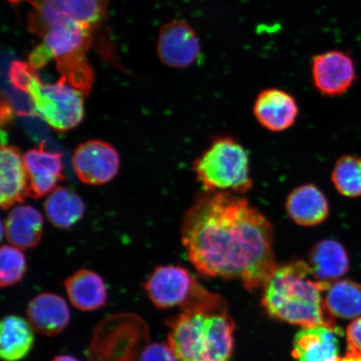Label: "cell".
<instances>
[{
	"instance_id": "5",
	"label": "cell",
	"mask_w": 361,
	"mask_h": 361,
	"mask_svg": "<svg viewBox=\"0 0 361 361\" xmlns=\"http://www.w3.org/2000/svg\"><path fill=\"white\" fill-rule=\"evenodd\" d=\"M10 78L13 87L28 94L33 112L59 133L73 129L85 116L84 93L61 78L55 84H44L32 67L13 63Z\"/></svg>"
},
{
	"instance_id": "7",
	"label": "cell",
	"mask_w": 361,
	"mask_h": 361,
	"mask_svg": "<svg viewBox=\"0 0 361 361\" xmlns=\"http://www.w3.org/2000/svg\"><path fill=\"white\" fill-rule=\"evenodd\" d=\"M143 288L152 303L161 310L206 308L224 301L218 293L203 288L188 269L177 265L158 266Z\"/></svg>"
},
{
	"instance_id": "12",
	"label": "cell",
	"mask_w": 361,
	"mask_h": 361,
	"mask_svg": "<svg viewBox=\"0 0 361 361\" xmlns=\"http://www.w3.org/2000/svg\"><path fill=\"white\" fill-rule=\"evenodd\" d=\"M254 115L263 128L274 133H281L290 128L299 116L296 99L286 90L267 88L256 97Z\"/></svg>"
},
{
	"instance_id": "26",
	"label": "cell",
	"mask_w": 361,
	"mask_h": 361,
	"mask_svg": "<svg viewBox=\"0 0 361 361\" xmlns=\"http://www.w3.org/2000/svg\"><path fill=\"white\" fill-rule=\"evenodd\" d=\"M138 361H179L168 343H152L144 349Z\"/></svg>"
},
{
	"instance_id": "22",
	"label": "cell",
	"mask_w": 361,
	"mask_h": 361,
	"mask_svg": "<svg viewBox=\"0 0 361 361\" xmlns=\"http://www.w3.org/2000/svg\"><path fill=\"white\" fill-rule=\"evenodd\" d=\"M85 204L78 193L58 187L49 194L44 212L51 224L58 228H69L82 218Z\"/></svg>"
},
{
	"instance_id": "4",
	"label": "cell",
	"mask_w": 361,
	"mask_h": 361,
	"mask_svg": "<svg viewBox=\"0 0 361 361\" xmlns=\"http://www.w3.org/2000/svg\"><path fill=\"white\" fill-rule=\"evenodd\" d=\"M92 27L66 19L52 25L42 36V42L29 56V65L40 69L56 60L57 69L68 83L84 93L90 92L94 80L85 55L92 43Z\"/></svg>"
},
{
	"instance_id": "17",
	"label": "cell",
	"mask_w": 361,
	"mask_h": 361,
	"mask_svg": "<svg viewBox=\"0 0 361 361\" xmlns=\"http://www.w3.org/2000/svg\"><path fill=\"white\" fill-rule=\"evenodd\" d=\"M338 333L326 326L302 329L293 341V357L298 361H338Z\"/></svg>"
},
{
	"instance_id": "20",
	"label": "cell",
	"mask_w": 361,
	"mask_h": 361,
	"mask_svg": "<svg viewBox=\"0 0 361 361\" xmlns=\"http://www.w3.org/2000/svg\"><path fill=\"white\" fill-rule=\"evenodd\" d=\"M65 288L71 303L80 310H97L106 304L105 282L92 270L76 271L66 279Z\"/></svg>"
},
{
	"instance_id": "28",
	"label": "cell",
	"mask_w": 361,
	"mask_h": 361,
	"mask_svg": "<svg viewBox=\"0 0 361 361\" xmlns=\"http://www.w3.org/2000/svg\"><path fill=\"white\" fill-rule=\"evenodd\" d=\"M338 361H361V353L348 350L344 357H340Z\"/></svg>"
},
{
	"instance_id": "27",
	"label": "cell",
	"mask_w": 361,
	"mask_h": 361,
	"mask_svg": "<svg viewBox=\"0 0 361 361\" xmlns=\"http://www.w3.org/2000/svg\"><path fill=\"white\" fill-rule=\"evenodd\" d=\"M346 338L348 350L361 353V315L347 329Z\"/></svg>"
},
{
	"instance_id": "16",
	"label": "cell",
	"mask_w": 361,
	"mask_h": 361,
	"mask_svg": "<svg viewBox=\"0 0 361 361\" xmlns=\"http://www.w3.org/2000/svg\"><path fill=\"white\" fill-rule=\"evenodd\" d=\"M286 209L293 222L303 227L322 224L329 214L326 197L314 184L302 185L293 189L287 197Z\"/></svg>"
},
{
	"instance_id": "11",
	"label": "cell",
	"mask_w": 361,
	"mask_h": 361,
	"mask_svg": "<svg viewBox=\"0 0 361 361\" xmlns=\"http://www.w3.org/2000/svg\"><path fill=\"white\" fill-rule=\"evenodd\" d=\"M311 76L319 93L334 97L348 92L357 78V73L349 54L331 49L312 57Z\"/></svg>"
},
{
	"instance_id": "8",
	"label": "cell",
	"mask_w": 361,
	"mask_h": 361,
	"mask_svg": "<svg viewBox=\"0 0 361 361\" xmlns=\"http://www.w3.org/2000/svg\"><path fill=\"white\" fill-rule=\"evenodd\" d=\"M109 0H33L28 28L40 38L57 22L71 19L94 30L106 19Z\"/></svg>"
},
{
	"instance_id": "10",
	"label": "cell",
	"mask_w": 361,
	"mask_h": 361,
	"mask_svg": "<svg viewBox=\"0 0 361 361\" xmlns=\"http://www.w3.org/2000/svg\"><path fill=\"white\" fill-rule=\"evenodd\" d=\"M72 166L81 182L99 186L116 177L120 168V157L110 143L90 140L75 148Z\"/></svg>"
},
{
	"instance_id": "6",
	"label": "cell",
	"mask_w": 361,
	"mask_h": 361,
	"mask_svg": "<svg viewBox=\"0 0 361 361\" xmlns=\"http://www.w3.org/2000/svg\"><path fill=\"white\" fill-rule=\"evenodd\" d=\"M194 173L205 191L246 193L252 186L250 157L236 140H214L194 161Z\"/></svg>"
},
{
	"instance_id": "25",
	"label": "cell",
	"mask_w": 361,
	"mask_h": 361,
	"mask_svg": "<svg viewBox=\"0 0 361 361\" xmlns=\"http://www.w3.org/2000/svg\"><path fill=\"white\" fill-rule=\"evenodd\" d=\"M27 269L24 252L13 245H3L0 250V284L15 286L22 281Z\"/></svg>"
},
{
	"instance_id": "9",
	"label": "cell",
	"mask_w": 361,
	"mask_h": 361,
	"mask_svg": "<svg viewBox=\"0 0 361 361\" xmlns=\"http://www.w3.org/2000/svg\"><path fill=\"white\" fill-rule=\"evenodd\" d=\"M157 51L165 66L184 69L200 60L202 55L200 39L188 22L170 21L161 27Z\"/></svg>"
},
{
	"instance_id": "1",
	"label": "cell",
	"mask_w": 361,
	"mask_h": 361,
	"mask_svg": "<svg viewBox=\"0 0 361 361\" xmlns=\"http://www.w3.org/2000/svg\"><path fill=\"white\" fill-rule=\"evenodd\" d=\"M182 242L202 275L238 279L250 291L264 288L277 266L272 224L240 194H197L183 220Z\"/></svg>"
},
{
	"instance_id": "18",
	"label": "cell",
	"mask_w": 361,
	"mask_h": 361,
	"mask_svg": "<svg viewBox=\"0 0 361 361\" xmlns=\"http://www.w3.org/2000/svg\"><path fill=\"white\" fill-rule=\"evenodd\" d=\"M310 273L317 281L334 282L348 272L350 260L344 246L334 239H326L314 246L310 252Z\"/></svg>"
},
{
	"instance_id": "19",
	"label": "cell",
	"mask_w": 361,
	"mask_h": 361,
	"mask_svg": "<svg viewBox=\"0 0 361 361\" xmlns=\"http://www.w3.org/2000/svg\"><path fill=\"white\" fill-rule=\"evenodd\" d=\"M43 225L42 215L33 207L17 206L8 213L2 228L11 245L24 250L38 245Z\"/></svg>"
},
{
	"instance_id": "21",
	"label": "cell",
	"mask_w": 361,
	"mask_h": 361,
	"mask_svg": "<svg viewBox=\"0 0 361 361\" xmlns=\"http://www.w3.org/2000/svg\"><path fill=\"white\" fill-rule=\"evenodd\" d=\"M34 329L28 320L8 315L0 326V356L4 361H20L33 348Z\"/></svg>"
},
{
	"instance_id": "24",
	"label": "cell",
	"mask_w": 361,
	"mask_h": 361,
	"mask_svg": "<svg viewBox=\"0 0 361 361\" xmlns=\"http://www.w3.org/2000/svg\"><path fill=\"white\" fill-rule=\"evenodd\" d=\"M331 180L341 195L361 197V157L344 155L338 158L332 171Z\"/></svg>"
},
{
	"instance_id": "14",
	"label": "cell",
	"mask_w": 361,
	"mask_h": 361,
	"mask_svg": "<svg viewBox=\"0 0 361 361\" xmlns=\"http://www.w3.org/2000/svg\"><path fill=\"white\" fill-rule=\"evenodd\" d=\"M30 180L19 149L2 144L0 151V205L10 209L29 196Z\"/></svg>"
},
{
	"instance_id": "3",
	"label": "cell",
	"mask_w": 361,
	"mask_h": 361,
	"mask_svg": "<svg viewBox=\"0 0 361 361\" xmlns=\"http://www.w3.org/2000/svg\"><path fill=\"white\" fill-rule=\"evenodd\" d=\"M168 344L179 361H229L235 324L224 302L183 310L166 322Z\"/></svg>"
},
{
	"instance_id": "23",
	"label": "cell",
	"mask_w": 361,
	"mask_h": 361,
	"mask_svg": "<svg viewBox=\"0 0 361 361\" xmlns=\"http://www.w3.org/2000/svg\"><path fill=\"white\" fill-rule=\"evenodd\" d=\"M324 293V303L334 318L350 319L360 316V284L351 281H337L329 283Z\"/></svg>"
},
{
	"instance_id": "2",
	"label": "cell",
	"mask_w": 361,
	"mask_h": 361,
	"mask_svg": "<svg viewBox=\"0 0 361 361\" xmlns=\"http://www.w3.org/2000/svg\"><path fill=\"white\" fill-rule=\"evenodd\" d=\"M329 283L316 281L304 260L277 265L264 286L262 305L271 317L284 322L338 331L324 303Z\"/></svg>"
},
{
	"instance_id": "15",
	"label": "cell",
	"mask_w": 361,
	"mask_h": 361,
	"mask_svg": "<svg viewBox=\"0 0 361 361\" xmlns=\"http://www.w3.org/2000/svg\"><path fill=\"white\" fill-rule=\"evenodd\" d=\"M27 320L35 332L53 337L65 331L71 320L66 301L52 293H42L30 302Z\"/></svg>"
},
{
	"instance_id": "29",
	"label": "cell",
	"mask_w": 361,
	"mask_h": 361,
	"mask_svg": "<svg viewBox=\"0 0 361 361\" xmlns=\"http://www.w3.org/2000/svg\"><path fill=\"white\" fill-rule=\"evenodd\" d=\"M52 361H79V360L69 355H58Z\"/></svg>"
},
{
	"instance_id": "13",
	"label": "cell",
	"mask_w": 361,
	"mask_h": 361,
	"mask_svg": "<svg viewBox=\"0 0 361 361\" xmlns=\"http://www.w3.org/2000/svg\"><path fill=\"white\" fill-rule=\"evenodd\" d=\"M23 157L29 176L30 197L40 198L49 195L58 188V183L64 179L62 155L45 150L44 144L30 149Z\"/></svg>"
}]
</instances>
